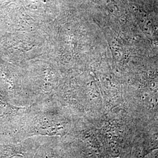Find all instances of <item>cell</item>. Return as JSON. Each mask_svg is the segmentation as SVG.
Segmentation results:
<instances>
[{
	"mask_svg": "<svg viewBox=\"0 0 158 158\" xmlns=\"http://www.w3.org/2000/svg\"><path fill=\"white\" fill-rule=\"evenodd\" d=\"M43 139L44 136H35L10 145H0V158H34Z\"/></svg>",
	"mask_w": 158,
	"mask_h": 158,
	"instance_id": "277c9868",
	"label": "cell"
},
{
	"mask_svg": "<svg viewBox=\"0 0 158 158\" xmlns=\"http://www.w3.org/2000/svg\"><path fill=\"white\" fill-rule=\"evenodd\" d=\"M97 135L102 142L106 158H125L131 154L134 147L138 124H130L120 119L106 118L96 121Z\"/></svg>",
	"mask_w": 158,
	"mask_h": 158,
	"instance_id": "6da1fadb",
	"label": "cell"
},
{
	"mask_svg": "<svg viewBox=\"0 0 158 158\" xmlns=\"http://www.w3.org/2000/svg\"><path fill=\"white\" fill-rule=\"evenodd\" d=\"M77 119L68 114L56 113L25 114L21 139L35 136L63 137L73 130Z\"/></svg>",
	"mask_w": 158,
	"mask_h": 158,
	"instance_id": "3957f363",
	"label": "cell"
},
{
	"mask_svg": "<svg viewBox=\"0 0 158 158\" xmlns=\"http://www.w3.org/2000/svg\"><path fill=\"white\" fill-rule=\"evenodd\" d=\"M158 158V157H155V158Z\"/></svg>",
	"mask_w": 158,
	"mask_h": 158,
	"instance_id": "52a82bcc",
	"label": "cell"
},
{
	"mask_svg": "<svg viewBox=\"0 0 158 158\" xmlns=\"http://www.w3.org/2000/svg\"><path fill=\"white\" fill-rule=\"evenodd\" d=\"M34 158H63L60 137L44 136L43 141L37 149Z\"/></svg>",
	"mask_w": 158,
	"mask_h": 158,
	"instance_id": "8992f818",
	"label": "cell"
},
{
	"mask_svg": "<svg viewBox=\"0 0 158 158\" xmlns=\"http://www.w3.org/2000/svg\"><path fill=\"white\" fill-rule=\"evenodd\" d=\"M158 150V121L148 125L142 130L140 141V155L144 158Z\"/></svg>",
	"mask_w": 158,
	"mask_h": 158,
	"instance_id": "5b68a950",
	"label": "cell"
},
{
	"mask_svg": "<svg viewBox=\"0 0 158 158\" xmlns=\"http://www.w3.org/2000/svg\"><path fill=\"white\" fill-rule=\"evenodd\" d=\"M63 158H106L96 126L78 118L66 135L60 137Z\"/></svg>",
	"mask_w": 158,
	"mask_h": 158,
	"instance_id": "7a4b0ae2",
	"label": "cell"
}]
</instances>
